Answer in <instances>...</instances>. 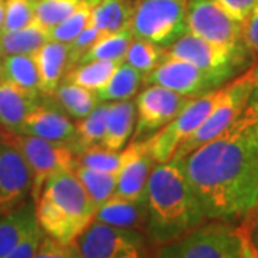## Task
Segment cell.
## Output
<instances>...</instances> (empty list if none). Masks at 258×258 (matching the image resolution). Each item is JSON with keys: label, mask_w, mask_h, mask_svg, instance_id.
<instances>
[{"label": "cell", "mask_w": 258, "mask_h": 258, "mask_svg": "<svg viewBox=\"0 0 258 258\" xmlns=\"http://www.w3.org/2000/svg\"><path fill=\"white\" fill-rule=\"evenodd\" d=\"M93 220L144 232L147 230L148 222L147 195L138 200L111 197L108 201L98 207Z\"/></svg>", "instance_id": "obj_18"}, {"label": "cell", "mask_w": 258, "mask_h": 258, "mask_svg": "<svg viewBox=\"0 0 258 258\" xmlns=\"http://www.w3.org/2000/svg\"><path fill=\"white\" fill-rule=\"evenodd\" d=\"M148 238L164 245L184 237L207 220L181 161L158 164L148 179Z\"/></svg>", "instance_id": "obj_2"}, {"label": "cell", "mask_w": 258, "mask_h": 258, "mask_svg": "<svg viewBox=\"0 0 258 258\" xmlns=\"http://www.w3.org/2000/svg\"><path fill=\"white\" fill-rule=\"evenodd\" d=\"M35 207L42 230L64 244H72L91 225L98 210L75 172L49 178Z\"/></svg>", "instance_id": "obj_3"}, {"label": "cell", "mask_w": 258, "mask_h": 258, "mask_svg": "<svg viewBox=\"0 0 258 258\" xmlns=\"http://www.w3.org/2000/svg\"><path fill=\"white\" fill-rule=\"evenodd\" d=\"M218 2L234 18H237L244 23L245 19L248 18V15L251 13V10L257 5L258 0H218Z\"/></svg>", "instance_id": "obj_41"}, {"label": "cell", "mask_w": 258, "mask_h": 258, "mask_svg": "<svg viewBox=\"0 0 258 258\" xmlns=\"http://www.w3.org/2000/svg\"><path fill=\"white\" fill-rule=\"evenodd\" d=\"M18 132L55 142H72L76 125L57 105L40 103L25 118Z\"/></svg>", "instance_id": "obj_15"}, {"label": "cell", "mask_w": 258, "mask_h": 258, "mask_svg": "<svg viewBox=\"0 0 258 258\" xmlns=\"http://www.w3.org/2000/svg\"><path fill=\"white\" fill-rule=\"evenodd\" d=\"M132 154L120 171L118 185L112 197L138 200L147 195L148 179L157 161L148 151L147 139L132 142Z\"/></svg>", "instance_id": "obj_16"}, {"label": "cell", "mask_w": 258, "mask_h": 258, "mask_svg": "<svg viewBox=\"0 0 258 258\" xmlns=\"http://www.w3.org/2000/svg\"><path fill=\"white\" fill-rule=\"evenodd\" d=\"M222 91L224 86L191 99L178 116L147 139L148 151L157 164L168 162L175 154L176 148L203 125L220 101Z\"/></svg>", "instance_id": "obj_9"}, {"label": "cell", "mask_w": 258, "mask_h": 258, "mask_svg": "<svg viewBox=\"0 0 258 258\" xmlns=\"http://www.w3.org/2000/svg\"><path fill=\"white\" fill-rule=\"evenodd\" d=\"M166 57H168L166 47L159 46L147 39L134 37V40L129 45L123 62L129 63L145 76L151 71L158 68Z\"/></svg>", "instance_id": "obj_32"}, {"label": "cell", "mask_w": 258, "mask_h": 258, "mask_svg": "<svg viewBox=\"0 0 258 258\" xmlns=\"http://www.w3.org/2000/svg\"><path fill=\"white\" fill-rule=\"evenodd\" d=\"M86 2L88 0H36L35 20L45 28H53Z\"/></svg>", "instance_id": "obj_34"}, {"label": "cell", "mask_w": 258, "mask_h": 258, "mask_svg": "<svg viewBox=\"0 0 258 258\" xmlns=\"http://www.w3.org/2000/svg\"><path fill=\"white\" fill-rule=\"evenodd\" d=\"M37 258H76L72 244H64L45 234L36 252Z\"/></svg>", "instance_id": "obj_38"}, {"label": "cell", "mask_w": 258, "mask_h": 258, "mask_svg": "<svg viewBox=\"0 0 258 258\" xmlns=\"http://www.w3.org/2000/svg\"><path fill=\"white\" fill-rule=\"evenodd\" d=\"M49 39V29L39 22L18 30H9L0 33V53L9 55H33L37 49L43 46Z\"/></svg>", "instance_id": "obj_23"}, {"label": "cell", "mask_w": 258, "mask_h": 258, "mask_svg": "<svg viewBox=\"0 0 258 258\" xmlns=\"http://www.w3.org/2000/svg\"><path fill=\"white\" fill-rule=\"evenodd\" d=\"M188 32L227 46L242 45L244 23L218 0H186Z\"/></svg>", "instance_id": "obj_12"}, {"label": "cell", "mask_w": 258, "mask_h": 258, "mask_svg": "<svg viewBox=\"0 0 258 258\" xmlns=\"http://www.w3.org/2000/svg\"><path fill=\"white\" fill-rule=\"evenodd\" d=\"M144 232L93 220L72 242L76 258H139L145 254Z\"/></svg>", "instance_id": "obj_8"}, {"label": "cell", "mask_w": 258, "mask_h": 258, "mask_svg": "<svg viewBox=\"0 0 258 258\" xmlns=\"http://www.w3.org/2000/svg\"><path fill=\"white\" fill-rule=\"evenodd\" d=\"M5 5L6 0H0V33L3 32V25H5Z\"/></svg>", "instance_id": "obj_43"}, {"label": "cell", "mask_w": 258, "mask_h": 258, "mask_svg": "<svg viewBox=\"0 0 258 258\" xmlns=\"http://www.w3.org/2000/svg\"><path fill=\"white\" fill-rule=\"evenodd\" d=\"M232 78L210 72L179 57L168 56L162 63L144 76L145 85H159L188 98H198L224 86Z\"/></svg>", "instance_id": "obj_11"}, {"label": "cell", "mask_w": 258, "mask_h": 258, "mask_svg": "<svg viewBox=\"0 0 258 258\" xmlns=\"http://www.w3.org/2000/svg\"><path fill=\"white\" fill-rule=\"evenodd\" d=\"M36 0H6L3 32L18 30L35 22Z\"/></svg>", "instance_id": "obj_35"}, {"label": "cell", "mask_w": 258, "mask_h": 258, "mask_svg": "<svg viewBox=\"0 0 258 258\" xmlns=\"http://www.w3.org/2000/svg\"><path fill=\"white\" fill-rule=\"evenodd\" d=\"M103 36L99 29L96 28L95 25L88 23V26L83 29L82 32L75 37L74 40L68 45L69 46V64H68V71L72 69L74 66L79 63V60L82 59V56L91 49V47Z\"/></svg>", "instance_id": "obj_36"}, {"label": "cell", "mask_w": 258, "mask_h": 258, "mask_svg": "<svg viewBox=\"0 0 258 258\" xmlns=\"http://www.w3.org/2000/svg\"><path fill=\"white\" fill-rule=\"evenodd\" d=\"M122 62L119 60H89L74 66L63 76L64 82L81 85L91 91H99L111 79Z\"/></svg>", "instance_id": "obj_27"}, {"label": "cell", "mask_w": 258, "mask_h": 258, "mask_svg": "<svg viewBox=\"0 0 258 258\" xmlns=\"http://www.w3.org/2000/svg\"><path fill=\"white\" fill-rule=\"evenodd\" d=\"M241 227L245 231V235L249 241V245L258 258V207H254L251 211L241 220Z\"/></svg>", "instance_id": "obj_40"}, {"label": "cell", "mask_w": 258, "mask_h": 258, "mask_svg": "<svg viewBox=\"0 0 258 258\" xmlns=\"http://www.w3.org/2000/svg\"><path fill=\"white\" fill-rule=\"evenodd\" d=\"M39 221L33 200L26 201L13 211L0 217V258H8L9 252L18 245Z\"/></svg>", "instance_id": "obj_21"}, {"label": "cell", "mask_w": 258, "mask_h": 258, "mask_svg": "<svg viewBox=\"0 0 258 258\" xmlns=\"http://www.w3.org/2000/svg\"><path fill=\"white\" fill-rule=\"evenodd\" d=\"M254 207H258V198H257V203H255V205H254ZM254 207H252V208H254ZM252 208H251V210H252Z\"/></svg>", "instance_id": "obj_45"}, {"label": "cell", "mask_w": 258, "mask_h": 258, "mask_svg": "<svg viewBox=\"0 0 258 258\" xmlns=\"http://www.w3.org/2000/svg\"><path fill=\"white\" fill-rule=\"evenodd\" d=\"M201 224L184 237L159 245L162 258H255L245 231L235 222Z\"/></svg>", "instance_id": "obj_4"}, {"label": "cell", "mask_w": 258, "mask_h": 258, "mask_svg": "<svg viewBox=\"0 0 258 258\" xmlns=\"http://www.w3.org/2000/svg\"><path fill=\"white\" fill-rule=\"evenodd\" d=\"M194 98L171 91L159 85H149L137 99V123L132 142L152 137L169 123Z\"/></svg>", "instance_id": "obj_13"}, {"label": "cell", "mask_w": 258, "mask_h": 258, "mask_svg": "<svg viewBox=\"0 0 258 258\" xmlns=\"http://www.w3.org/2000/svg\"><path fill=\"white\" fill-rule=\"evenodd\" d=\"M56 98V105L63 109L66 115L75 119H82L101 103L98 93L91 89H86L81 85L72 82H60L53 92Z\"/></svg>", "instance_id": "obj_24"}, {"label": "cell", "mask_w": 258, "mask_h": 258, "mask_svg": "<svg viewBox=\"0 0 258 258\" xmlns=\"http://www.w3.org/2000/svg\"><path fill=\"white\" fill-rule=\"evenodd\" d=\"M134 40V33L131 28L123 29L116 33L103 35L79 60V63L89 60H125L131 42ZM78 63V64H79Z\"/></svg>", "instance_id": "obj_30"}, {"label": "cell", "mask_w": 258, "mask_h": 258, "mask_svg": "<svg viewBox=\"0 0 258 258\" xmlns=\"http://www.w3.org/2000/svg\"><path fill=\"white\" fill-rule=\"evenodd\" d=\"M142 82L144 75L126 62H122L111 79L99 91H96V93L101 102L126 101L137 95Z\"/></svg>", "instance_id": "obj_25"}, {"label": "cell", "mask_w": 258, "mask_h": 258, "mask_svg": "<svg viewBox=\"0 0 258 258\" xmlns=\"http://www.w3.org/2000/svg\"><path fill=\"white\" fill-rule=\"evenodd\" d=\"M168 56L184 59L210 72L235 78L242 68L248 66L249 57L252 55L244 43L240 46H227L186 32L174 45L168 47Z\"/></svg>", "instance_id": "obj_10"}, {"label": "cell", "mask_w": 258, "mask_h": 258, "mask_svg": "<svg viewBox=\"0 0 258 258\" xmlns=\"http://www.w3.org/2000/svg\"><path fill=\"white\" fill-rule=\"evenodd\" d=\"M0 141L13 145L26 159L33 175L30 197L35 204L49 178L62 172H74L78 165L76 154L69 142L47 141L33 135L10 132L5 128L0 131Z\"/></svg>", "instance_id": "obj_5"}, {"label": "cell", "mask_w": 258, "mask_h": 258, "mask_svg": "<svg viewBox=\"0 0 258 258\" xmlns=\"http://www.w3.org/2000/svg\"><path fill=\"white\" fill-rule=\"evenodd\" d=\"M0 81L40 92V76L33 55L5 56L0 66Z\"/></svg>", "instance_id": "obj_26"}, {"label": "cell", "mask_w": 258, "mask_h": 258, "mask_svg": "<svg viewBox=\"0 0 258 258\" xmlns=\"http://www.w3.org/2000/svg\"><path fill=\"white\" fill-rule=\"evenodd\" d=\"M96 2L98 0H88L60 23H57L53 28H49V39L69 45L88 26L91 20V12Z\"/></svg>", "instance_id": "obj_33"}, {"label": "cell", "mask_w": 258, "mask_h": 258, "mask_svg": "<svg viewBox=\"0 0 258 258\" xmlns=\"http://www.w3.org/2000/svg\"><path fill=\"white\" fill-rule=\"evenodd\" d=\"M131 30L134 37L168 49L188 32L186 0H138Z\"/></svg>", "instance_id": "obj_6"}, {"label": "cell", "mask_w": 258, "mask_h": 258, "mask_svg": "<svg viewBox=\"0 0 258 258\" xmlns=\"http://www.w3.org/2000/svg\"><path fill=\"white\" fill-rule=\"evenodd\" d=\"M45 231L42 230L40 224L33 227L28 234L20 240L18 245L9 252L8 258H33L36 257L39 245L45 237Z\"/></svg>", "instance_id": "obj_37"}, {"label": "cell", "mask_w": 258, "mask_h": 258, "mask_svg": "<svg viewBox=\"0 0 258 258\" xmlns=\"http://www.w3.org/2000/svg\"><path fill=\"white\" fill-rule=\"evenodd\" d=\"M242 43L252 56L258 55V2L242 26Z\"/></svg>", "instance_id": "obj_39"}, {"label": "cell", "mask_w": 258, "mask_h": 258, "mask_svg": "<svg viewBox=\"0 0 258 258\" xmlns=\"http://www.w3.org/2000/svg\"><path fill=\"white\" fill-rule=\"evenodd\" d=\"M42 93L19 85L0 81V126L18 132L22 122L42 103Z\"/></svg>", "instance_id": "obj_17"}, {"label": "cell", "mask_w": 258, "mask_h": 258, "mask_svg": "<svg viewBox=\"0 0 258 258\" xmlns=\"http://www.w3.org/2000/svg\"><path fill=\"white\" fill-rule=\"evenodd\" d=\"M132 149H134L132 144L120 151H112L99 144V145H93V147L83 149L76 157V161H78V165L119 175L122 168L125 166L126 161L132 154Z\"/></svg>", "instance_id": "obj_28"}, {"label": "cell", "mask_w": 258, "mask_h": 258, "mask_svg": "<svg viewBox=\"0 0 258 258\" xmlns=\"http://www.w3.org/2000/svg\"><path fill=\"white\" fill-rule=\"evenodd\" d=\"M33 57L40 76V92L45 96H52L68 72L69 46L68 43L47 40L33 53Z\"/></svg>", "instance_id": "obj_19"}, {"label": "cell", "mask_w": 258, "mask_h": 258, "mask_svg": "<svg viewBox=\"0 0 258 258\" xmlns=\"http://www.w3.org/2000/svg\"><path fill=\"white\" fill-rule=\"evenodd\" d=\"M135 10L132 0H98L91 12V23L103 35L131 28Z\"/></svg>", "instance_id": "obj_22"}, {"label": "cell", "mask_w": 258, "mask_h": 258, "mask_svg": "<svg viewBox=\"0 0 258 258\" xmlns=\"http://www.w3.org/2000/svg\"><path fill=\"white\" fill-rule=\"evenodd\" d=\"M137 120V103L131 99L108 103L105 134L101 145L112 151L123 149L134 134Z\"/></svg>", "instance_id": "obj_20"}, {"label": "cell", "mask_w": 258, "mask_h": 258, "mask_svg": "<svg viewBox=\"0 0 258 258\" xmlns=\"http://www.w3.org/2000/svg\"><path fill=\"white\" fill-rule=\"evenodd\" d=\"M32 182L33 175L23 155L0 141V217L28 201Z\"/></svg>", "instance_id": "obj_14"}, {"label": "cell", "mask_w": 258, "mask_h": 258, "mask_svg": "<svg viewBox=\"0 0 258 258\" xmlns=\"http://www.w3.org/2000/svg\"><path fill=\"white\" fill-rule=\"evenodd\" d=\"M109 102H101L88 116H85L76 123V135L72 139L71 147L76 157L86 148L99 145L105 134V119Z\"/></svg>", "instance_id": "obj_29"}, {"label": "cell", "mask_w": 258, "mask_h": 258, "mask_svg": "<svg viewBox=\"0 0 258 258\" xmlns=\"http://www.w3.org/2000/svg\"><path fill=\"white\" fill-rule=\"evenodd\" d=\"M252 86L254 82H252L251 68L238 78H235L232 82L225 83L221 98L210 113V116L204 120L203 125L189 138L176 148L175 154L169 161L182 159L197 148L204 145L205 142L215 138L220 132L231 125L248 105L252 93Z\"/></svg>", "instance_id": "obj_7"}, {"label": "cell", "mask_w": 258, "mask_h": 258, "mask_svg": "<svg viewBox=\"0 0 258 258\" xmlns=\"http://www.w3.org/2000/svg\"><path fill=\"white\" fill-rule=\"evenodd\" d=\"M74 172L81 181V184L83 185V188L86 189L88 195L92 198L93 203L96 204V207H99L111 198L116 189L118 179H119L118 174L102 172V171L83 165H76Z\"/></svg>", "instance_id": "obj_31"}, {"label": "cell", "mask_w": 258, "mask_h": 258, "mask_svg": "<svg viewBox=\"0 0 258 258\" xmlns=\"http://www.w3.org/2000/svg\"><path fill=\"white\" fill-rule=\"evenodd\" d=\"M179 161L207 220L241 221L258 198V99Z\"/></svg>", "instance_id": "obj_1"}, {"label": "cell", "mask_w": 258, "mask_h": 258, "mask_svg": "<svg viewBox=\"0 0 258 258\" xmlns=\"http://www.w3.org/2000/svg\"><path fill=\"white\" fill-rule=\"evenodd\" d=\"M251 74H252V82H254L251 98L258 99V62L255 66H252V68H251Z\"/></svg>", "instance_id": "obj_42"}, {"label": "cell", "mask_w": 258, "mask_h": 258, "mask_svg": "<svg viewBox=\"0 0 258 258\" xmlns=\"http://www.w3.org/2000/svg\"><path fill=\"white\" fill-rule=\"evenodd\" d=\"M2 60H3V55L0 53V66H2Z\"/></svg>", "instance_id": "obj_44"}]
</instances>
